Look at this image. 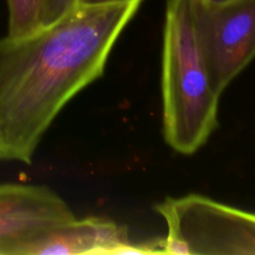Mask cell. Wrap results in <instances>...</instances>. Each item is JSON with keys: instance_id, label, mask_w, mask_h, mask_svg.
Returning <instances> with one entry per match:
<instances>
[{"instance_id": "52a82bcc", "label": "cell", "mask_w": 255, "mask_h": 255, "mask_svg": "<svg viewBox=\"0 0 255 255\" xmlns=\"http://www.w3.org/2000/svg\"><path fill=\"white\" fill-rule=\"evenodd\" d=\"M50 0H7V36L24 37L47 24Z\"/></svg>"}, {"instance_id": "7a4b0ae2", "label": "cell", "mask_w": 255, "mask_h": 255, "mask_svg": "<svg viewBox=\"0 0 255 255\" xmlns=\"http://www.w3.org/2000/svg\"><path fill=\"white\" fill-rule=\"evenodd\" d=\"M192 15V0H167L162 51L163 136L181 154H193L218 127L219 100Z\"/></svg>"}, {"instance_id": "277c9868", "label": "cell", "mask_w": 255, "mask_h": 255, "mask_svg": "<svg viewBox=\"0 0 255 255\" xmlns=\"http://www.w3.org/2000/svg\"><path fill=\"white\" fill-rule=\"evenodd\" d=\"M192 15L212 80L222 95L255 57V0H192Z\"/></svg>"}, {"instance_id": "3957f363", "label": "cell", "mask_w": 255, "mask_h": 255, "mask_svg": "<svg viewBox=\"0 0 255 255\" xmlns=\"http://www.w3.org/2000/svg\"><path fill=\"white\" fill-rule=\"evenodd\" d=\"M154 209L167 226L161 254L255 255V213L202 194L168 197Z\"/></svg>"}, {"instance_id": "5b68a950", "label": "cell", "mask_w": 255, "mask_h": 255, "mask_svg": "<svg viewBox=\"0 0 255 255\" xmlns=\"http://www.w3.org/2000/svg\"><path fill=\"white\" fill-rule=\"evenodd\" d=\"M161 254V239L134 243L125 226L101 217L74 219L47 229L15 248L12 255Z\"/></svg>"}, {"instance_id": "6da1fadb", "label": "cell", "mask_w": 255, "mask_h": 255, "mask_svg": "<svg viewBox=\"0 0 255 255\" xmlns=\"http://www.w3.org/2000/svg\"><path fill=\"white\" fill-rule=\"evenodd\" d=\"M139 5H77L34 34L0 39V161L32 163L60 111L102 76Z\"/></svg>"}, {"instance_id": "8992f818", "label": "cell", "mask_w": 255, "mask_h": 255, "mask_svg": "<svg viewBox=\"0 0 255 255\" xmlns=\"http://www.w3.org/2000/svg\"><path fill=\"white\" fill-rule=\"evenodd\" d=\"M74 219L66 201L49 187L0 184V255H12L22 242Z\"/></svg>"}, {"instance_id": "9c48e42d", "label": "cell", "mask_w": 255, "mask_h": 255, "mask_svg": "<svg viewBox=\"0 0 255 255\" xmlns=\"http://www.w3.org/2000/svg\"><path fill=\"white\" fill-rule=\"evenodd\" d=\"M126 1H131V0H77V4L79 5H106V4H117V2H126Z\"/></svg>"}, {"instance_id": "ba28073f", "label": "cell", "mask_w": 255, "mask_h": 255, "mask_svg": "<svg viewBox=\"0 0 255 255\" xmlns=\"http://www.w3.org/2000/svg\"><path fill=\"white\" fill-rule=\"evenodd\" d=\"M77 5V0H50L46 25L61 19L62 16L71 12Z\"/></svg>"}, {"instance_id": "30bf717a", "label": "cell", "mask_w": 255, "mask_h": 255, "mask_svg": "<svg viewBox=\"0 0 255 255\" xmlns=\"http://www.w3.org/2000/svg\"><path fill=\"white\" fill-rule=\"evenodd\" d=\"M204 1L212 2V4H227V2L234 1V0H204Z\"/></svg>"}]
</instances>
